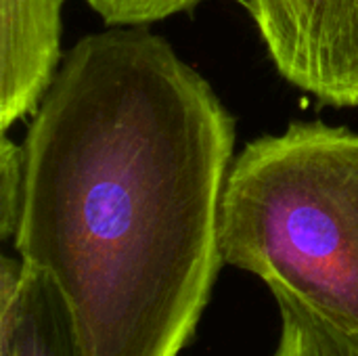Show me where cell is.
<instances>
[{"label": "cell", "instance_id": "cell-1", "mask_svg": "<svg viewBox=\"0 0 358 356\" xmlns=\"http://www.w3.org/2000/svg\"><path fill=\"white\" fill-rule=\"evenodd\" d=\"M13 237L65 298L82 356H180L224 266L235 120L147 27L78 40L31 113Z\"/></svg>", "mask_w": 358, "mask_h": 356}, {"label": "cell", "instance_id": "cell-4", "mask_svg": "<svg viewBox=\"0 0 358 356\" xmlns=\"http://www.w3.org/2000/svg\"><path fill=\"white\" fill-rule=\"evenodd\" d=\"M63 0H0V128L31 115L61 65Z\"/></svg>", "mask_w": 358, "mask_h": 356}, {"label": "cell", "instance_id": "cell-2", "mask_svg": "<svg viewBox=\"0 0 358 356\" xmlns=\"http://www.w3.org/2000/svg\"><path fill=\"white\" fill-rule=\"evenodd\" d=\"M229 266L358 325V132L294 122L233 159L220 210Z\"/></svg>", "mask_w": 358, "mask_h": 356}, {"label": "cell", "instance_id": "cell-6", "mask_svg": "<svg viewBox=\"0 0 358 356\" xmlns=\"http://www.w3.org/2000/svg\"><path fill=\"white\" fill-rule=\"evenodd\" d=\"M271 292L281 319L273 356H358V325L336 321L285 290Z\"/></svg>", "mask_w": 358, "mask_h": 356}, {"label": "cell", "instance_id": "cell-7", "mask_svg": "<svg viewBox=\"0 0 358 356\" xmlns=\"http://www.w3.org/2000/svg\"><path fill=\"white\" fill-rule=\"evenodd\" d=\"M107 27H147L187 13L206 0H84Z\"/></svg>", "mask_w": 358, "mask_h": 356}, {"label": "cell", "instance_id": "cell-5", "mask_svg": "<svg viewBox=\"0 0 358 356\" xmlns=\"http://www.w3.org/2000/svg\"><path fill=\"white\" fill-rule=\"evenodd\" d=\"M0 356H82L71 311L55 281L21 258H2Z\"/></svg>", "mask_w": 358, "mask_h": 356}, {"label": "cell", "instance_id": "cell-3", "mask_svg": "<svg viewBox=\"0 0 358 356\" xmlns=\"http://www.w3.org/2000/svg\"><path fill=\"white\" fill-rule=\"evenodd\" d=\"M277 71L329 107H358V0H245Z\"/></svg>", "mask_w": 358, "mask_h": 356}, {"label": "cell", "instance_id": "cell-8", "mask_svg": "<svg viewBox=\"0 0 358 356\" xmlns=\"http://www.w3.org/2000/svg\"><path fill=\"white\" fill-rule=\"evenodd\" d=\"M23 193V147L2 130L0 138V237L13 239Z\"/></svg>", "mask_w": 358, "mask_h": 356}]
</instances>
